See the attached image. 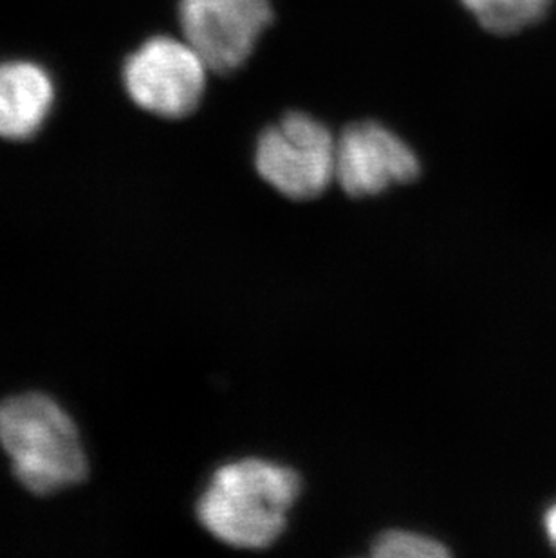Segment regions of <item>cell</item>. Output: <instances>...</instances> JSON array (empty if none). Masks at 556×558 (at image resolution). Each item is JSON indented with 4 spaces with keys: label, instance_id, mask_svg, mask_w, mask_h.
<instances>
[{
    "label": "cell",
    "instance_id": "cell-9",
    "mask_svg": "<svg viewBox=\"0 0 556 558\" xmlns=\"http://www.w3.org/2000/svg\"><path fill=\"white\" fill-rule=\"evenodd\" d=\"M373 555L378 558H445L450 551L434 538L407 532H387L376 538Z\"/></svg>",
    "mask_w": 556,
    "mask_h": 558
},
{
    "label": "cell",
    "instance_id": "cell-8",
    "mask_svg": "<svg viewBox=\"0 0 556 558\" xmlns=\"http://www.w3.org/2000/svg\"><path fill=\"white\" fill-rule=\"evenodd\" d=\"M479 24L495 35H513L546 15L552 0H461Z\"/></svg>",
    "mask_w": 556,
    "mask_h": 558
},
{
    "label": "cell",
    "instance_id": "cell-1",
    "mask_svg": "<svg viewBox=\"0 0 556 558\" xmlns=\"http://www.w3.org/2000/svg\"><path fill=\"white\" fill-rule=\"evenodd\" d=\"M294 470L263 459H244L217 470L197 502L201 524L233 548H268L286 527L299 497Z\"/></svg>",
    "mask_w": 556,
    "mask_h": 558
},
{
    "label": "cell",
    "instance_id": "cell-10",
    "mask_svg": "<svg viewBox=\"0 0 556 558\" xmlns=\"http://www.w3.org/2000/svg\"><path fill=\"white\" fill-rule=\"evenodd\" d=\"M546 532L552 538V543L556 546V505L546 513Z\"/></svg>",
    "mask_w": 556,
    "mask_h": 558
},
{
    "label": "cell",
    "instance_id": "cell-6",
    "mask_svg": "<svg viewBox=\"0 0 556 558\" xmlns=\"http://www.w3.org/2000/svg\"><path fill=\"white\" fill-rule=\"evenodd\" d=\"M420 172L414 150L382 123H352L336 140V180L351 197L382 194Z\"/></svg>",
    "mask_w": 556,
    "mask_h": 558
},
{
    "label": "cell",
    "instance_id": "cell-5",
    "mask_svg": "<svg viewBox=\"0 0 556 558\" xmlns=\"http://www.w3.org/2000/svg\"><path fill=\"white\" fill-rule=\"evenodd\" d=\"M271 21V0H179L184 40L217 74L239 71Z\"/></svg>",
    "mask_w": 556,
    "mask_h": 558
},
{
    "label": "cell",
    "instance_id": "cell-3",
    "mask_svg": "<svg viewBox=\"0 0 556 558\" xmlns=\"http://www.w3.org/2000/svg\"><path fill=\"white\" fill-rule=\"evenodd\" d=\"M255 167L289 199H315L336 180L335 136L316 118L288 112L258 137Z\"/></svg>",
    "mask_w": 556,
    "mask_h": 558
},
{
    "label": "cell",
    "instance_id": "cell-2",
    "mask_svg": "<svg viewBox=\"0 0 556 558\" xmlns=\"http://www.w3.org/2000/svg\"><path fill=\"white\" fill-rule=\"evenodd\" d=\"M0 445L16 480L37 496L78 485L87 475L78 430L48 396L22 395L0 403Z\"/></svg>",
    "mask_w": 556,
    "mask_h": 558
},
{
    "label": "cell",
    "instance_id": "cell-7",
    "mask_svg": "<svg viewBox=\"0 0 556 558\" xmlns=\"http://www.w3.org/2000/svg\"><path fill=\"white\" fill-rule=\"evenodd\" d=\"M55 101L53 80L37 63H0V137L22 142L35 136Z\"/></svg>",
    "mask_w": 556,
    "mask_h": 558
},
{
    "label": "cell",
    "instance_id": "cell-4",
    "mask_svg": "<svg viewBox=\"0 0 556 558\" xmlns=\"http://www.w3.org/2000/svg\"><path fill=\"white\" fill-rule=\"evenodd\" d=\"M208 71L205 60L184 38L154 37L126 59L123 82L143 111L179 120L200 107Z\"/></svg>",
    "mask_w": 556,
    "mask_h": 558
}]
</instances>
